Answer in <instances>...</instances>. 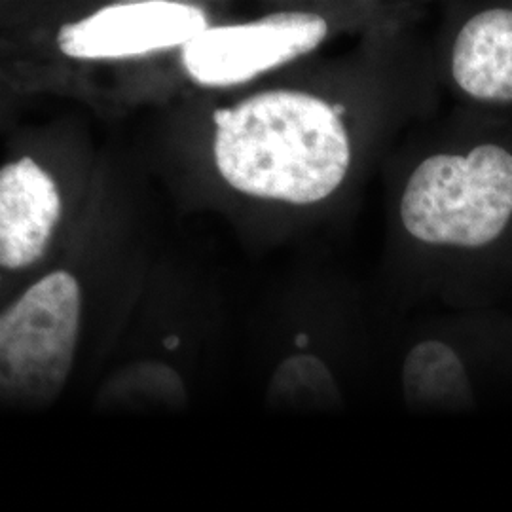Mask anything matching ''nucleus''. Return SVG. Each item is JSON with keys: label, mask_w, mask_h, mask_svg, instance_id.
Returning <instances> with one entry per match:
<instances>
[{"label": "nucleus", "mask_w": 512, "mask_h": 512, "mask_svg": "<svg viewBox=\"0 0 512 512\" xmlns=\"http://www.w3.org/2000/svg\"><path fill=\"white\" fill-rule=\"evenodd\" d=\"M207 29V14L200 6L139 0L105 6L63 25L57 46L74 59H124L184 46Z\"/></svg>", "instance_id": "nucleus-5"}, {"label": "nucleus", "mask_w": 512, "mask_h": 512, "mask_svg": "<svg viewBox=\"0 0 512 512\" xmlns=\"http://www.w3.org/2000/svg\"><path fill=\"white\" fill-rule=\"evenodd\" d=\"M82 298L69 272L42 277L0 317V391L12 406L54 403L73 368Z\"/></svg>", "instance_id": "nucleus-3"}, {"label": "nucleus", "mask_w": 512, "mask_h": 512, "mask_svg": "<svg viewBox=\"0 0 512 512\" xmlns=\"http://www.w3.org/2000/svg\"><path fill=\"white\" fill-rule=\"evenodd\" d=\"M186 387L177 370L160 361H137L112 374L99 403L109 408H169L186 404Z\"/></svg>", "instance_id": "nucleus-9"}, {"label": "nucleus", "mask_w": 512, "mask_h": 512, "mask_svg": "<svg viewBox=\"0 0 512 512\" xmlns=\"http://www.w3.org/2000/svg\"><path fill=\"white\" fill-rule=\"evenodd\" d=\"M61 213L54 179L31 158L0 171V264L19 270L44 255Z\"/></svg>", "instance_id": "nucleus-6"}, {"label": "nucleus", "mask_w": 512, "mask_h": 512, "mask_svg": "<svg viewBox=\"0 0 512 512\" xmlns=\"http://www.w3.org/2000/svg\"><path fill=\"white\" fill-rule=\"evenodd\" d=\"M452 76L482 103H512V10L490 8L465 21L452 50Z\"/></svg>", "instance_id": "nucleus-7"}, {"label": "nucleus", "mask_w": 512, "mask_h": 512, "mask_svg": "<svg viewBox=\"0 0 512 512\" xmlns=\"http://www.w3.org/2000/svg\"><path fill=\"white\" fill-rule=\"evenodd\" d=\"M329 33L311 12H277L241 25L209 27L183 46V65L202 86H236L315 50Z\"/></svg>", "instance_id": "nucleus-4"}, {"label": "nucleus", "mask_w": 512, "mask_h": 512, "mask_svg": "<svg viewBox=\"0 0 512 512\" xmlns=\"http://www.w3.org/2000/svg\"><path fill=\"white\" fill-rule=\"evenodd\" d=\"M404 397L418 408L459 410L473 403V391L458 353L440 340H425L406 355Z\"/></svg>", "instance_id": "nucleus-8"}, {"label": "nucleus", "mask_w": 512, "mask_h": 512, "mask_svg": "<svg viewBox=\"0 0 512 512\" xmlns=\"http://www.w3.org/2000/svg\"><path fill=\"white\" fill-rule=\"evenodd\" d=\"M310 93H258L215 112V162L239 192L310 205L329 198L348 175L351 145L340 114Z\"/></svg>", "instance_id": "nucleus-1"}, {"label": "nucleus", "mask_w": 512, "mask_h": 512, "mask_svg": "<svg viewBox=\"0 0 512 512\" xmlns=\"http://www.w3.org/2000/svg\"><path fill=\"white\" fill-rule=\"evenodd\" d=\"M268 403L281 408L327 410L342 403L336 380L319 357L293 355L283 359L268 385Z\"/></svg>", "instance_id": "nucleus-10"}, {"label": "nucleus", "mask_w": 512, "mask_h": 512, "mask_svg": "<svg viewBox=\"0 0 512 512\" xmlns=\"http://www.w3.org/2000/svg\"><path fill=\"white\" fill-rule=\"evenodd\" d=\"M401 219L412 238L429 245L484 247L512 219V154L480 145L467 154L421 162L404 188Z\"/></svg>", "instance_id": "nucleus-2"}]
</instances>
